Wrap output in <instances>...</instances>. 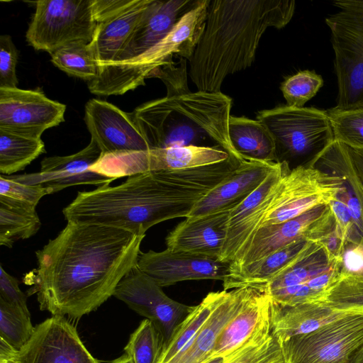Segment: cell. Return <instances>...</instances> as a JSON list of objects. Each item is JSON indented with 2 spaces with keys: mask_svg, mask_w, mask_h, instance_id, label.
Returning <instances> with one entry per match:
<instances>
[{
  "mask_svg": "<svg viewBox=\"0 0 363 363\" xmlns=\"http://www.w3.org/2000/svg\"><path fill=\"white\" fill-rule=\"evenodd\" d=\"M218 183L211 166L147 172L129 176L117 186L79 191L62 213L67 222L107 225L142 235L163 221L187 218Z\"/></svg>",
  "mask_w": 363,
  "mask_h": 363,
  "instance_id": "obj_2",
  "label": "cell"
},
{
  "mask_svg": "<svg viewBox=\"0 0 363 363\" xmlns=\"http://www.w3.org/2000/svg\"><path fill=\"white\" fill-rule=\"evenodd\" d=\"M347 363H363V345L352 355Z\"/></svg>",
  "mask_w": 363,
  "mask_h": 363,
  "instance_id": "obj_48",
  "label": "cell"
},
{
  "mask_svg": "<svg viewBox=\"0 0 363 363\" xmlns=\"http://www.w3.org/2000/svg\"><path fill=\"white\" fill-rule=\"evenodd\" d=\"M329 205L342 236L348 245L352 238L353 230L356 228L352 216L347 205L337 197Z\"/></svg>",
  "mask_w": 363,
  "mask_h": 363,
  "instance_id": "obj_46",
  "label": "cell"
},
{
  "mask_svg": "<svg viewBox=\"0 0 363 363\" xmlns=\"http://www.w3.org/2000/svg\"><path fill=\"white\" fill-rule=\"evenodd\" d=\"M343 145L348 154L352 167L363 185V149L354 148L345 144Z\"/></svg>",
  "mask_w": 363,
  "mask_h": 363,
  "instance_id": "obj_47",
  "label": "cell"
},
{
  "mask_svg": "<svg viewBox=\"0 0 363 363\" xmlns=\"http://www.w3.org/2000/svg\"><path fill=\"white\" fill-rule=\"evenodd\" d=\"M342 189V180L336 175L313 167L292 168L277 185L258 229L284 223L316 206L329 204Z\"/></svg>",
  "mask_w": 363,
  "mask_h": 363,
  "instance_id": "obj_10",
  "label": "cell"
},
{
  "mask_svg": "<svg viewBox=\"0 0 363 363\" xmlns=\"http://www.w3.org/2000/svg\"><path fill=\"white\" fill-rule=\"evenodd\" d=\"M361 309H340L323 301L284 306L272 301L271 327L281 342L310 333L339 318Z\"/></svg>",
  "mask_w": 363,
  "mask_h": 363,
  "instance_id": "obj_26",
  "label": "cell"
},
{
  "mask_svg": "<svg viewBox=\"0 0 363 363\" xmlns=\"http://www.w3.org/2000/svg\"><path fill=\"white\" fill-rule=\"evenodd\" d=\"M250 286L223 290L220 301L188 344L167 363H203L211 358L223 330L236 315Z\"/></svg>",
  "mask_w": 363,
  "mask_h": 363,
  "instance_id": "obj_24",
  "label": "cell"
},
{
  "mask_svg": "<svg viewBox=\"0 0 363 363\" xmlns=\"http://www.w3.org/2000/svg\"><path fill=\"white\" fill-rule=\"evenodd\" d=\"M224 363H288L282 342L273 333L271 323L250 337Z\"/></svg>",
  "mask_w": 363,
  "mask_h": 363,
  "instance_id": "obj_33",
  "label": "cell"
},
{
  "mask_svg": "<svg viewBox=\"0 0 363 363\" xmlns=\"http://www.w3.org/2000/svg\"><path fill=\"white\" fill-rule=\"evenodd\" d=\"M232 157L218 147L180 146L113 154L110 169L116 178L152 171L179 170L220 163Z\"/></svg>",
  "mask_w": 363,
  "mask_h": 363,
  "instance_id": "obj_15",
  "label": "cell"
},
{
  "mask_svg": "<svg viewBox=\"0 0 363 363\" xmlns=\"http://www.w3.org/2000/svg\"><path fill=\"white\" fill-rule=\"evenodd\" d=\"M66 106L40 90L0 88V128L41 138L48 128L64 121Z\"/></svg>",
  "mask_w": 363,
  "mask_h": 363,
  "instance_id": "obj_17",
  "label": "cell"
},
{
  "mask_svg": "<svg viewBox=\"0 0 363 363\" xmlns=\"http://www.w3.org/2000/svg\"><path fill=\"white\" fill-rule=\"evenodd\" d=\"M26 32V40L36 50L52 53L74 43L89 44L97 23L91 0H39Z\"/></svg>",
  "mask_w": 363,
  "mask_h": 363,
  "instance_id": "obj_9",
  "label": "cell"
},
{
  "mask_svg": "<svg viewBox=\"0 0 363 363\" xmlns=\"http://www.w3.org/2000/svg\"><path fill=\"white\" fill-rule=\"evenodd\" d=\"M113 296L151 320L162 334L164 347L177 326L194 308L167 296L162 287L137 265L120 281Z\"/></svg>",
  "mask_w": 363,
  "mask_h": 363,
  "instance_id": "obj_13",
  "label": "cell"
},
{
  "mask_svg": "<svg viewBox=\"0 0 363 363\" xmlns=\"http://www.w3.org/2000/svg\"><path fill=\"white\" fill-rule=\"evenodd\" d=\"M227 357H211L207 361L203 363H224Z\"/></svg>",
  "mask_w": 363,
  "mask_h": 363,
  "instance_id": "obj_51",
  "label": "cell"
},
{
  "mask_svg": "<svg viewBox=\"0 0 363 363\" xmlns=\"http://www.w3.org/2000/svg\"><path fill=\"white\" fill-rule=\"evenodd\" d=\"M231 105L221 91H189L145 102L132 114L150 149L218 147L241 162L228 134Z\"/></svg>",
  "mask_w": 363,
  "mask_h": 363,
  "instance_id": "obj_4",
  "label": "cell"
},
{
  "mask_svg": "<svg viewBox=\"0 0 363 363\" xmlns=\"http://www.w3.org/2000/svg\"><path fill=\"white\" fill-rule=\"evenodd\" d=\"M137 267L161 287L201 279H218L224 285L234 274L231 262L168 248L161 252H140Z\"/></svg>",
  "mask_w": 363,
  "mask_h": 363,
  "instance_id": "obj_16",
  "label": "cell"
},
{
  "mask_svg": "<svg viewBox=\"0 0 363 363\" xmlns=\"http://www.w3.org/2000/svg\"><path fill=\"white\" fill-rule=\"evenodd\" d=\"M256 119L272 135L277 162H286L290 167H311L335 140L328 111L314 107L281 105L258 111Z\"/></svg>",
  "mask_w": 363,
  "mask_h": 363,
  "instance_id": "obj_6",
  "label": "cell"
},
{
  "mask_svg": "<svg viewBox=\"0 0 363 363\" xmlns=\"http://www.w3.org/2000/svg\"><path fill=\"white\" fill-rule=\"evenodd\" d=\"M108 363H132L130 359L128 358V357L123 354L122 356L119 357L118 358L112 360Z\"/></svg>",
  "mask_w": 363,
  "mask_h": 363,
  "instance_id": "obj_50",
  "label": "cell"
},
{
  "mask_svg": "<svg viewBox=\"0 0 363 363\" xmlns=\"http://www.w3.org/2000/svg\"><path fill=\"white\" fill-rule=\"evenodd\" d=\"M294 0H210L204 30L189 61L198 91L220 92L227 76L250 67L269 27L291 20Z\"/></svg>",
  "mask_w": 363,
  "mask_h": 363,
  "instance_id": "obj_3",
  "label": "cell"
},
{
  "mask_svg": "<svg viewBox=\"0 0 363 363\" xmlns=\"http://www.w3.org/2000/svg\"><path fill=\"white\" fill-rule=\"evenodd\" d=\"M84 112L91 138L96 143L101 154L150 149L132 113L96 99L87 101Z\"/></svg>",
  "mask_w": 363,
  "mask_h": 363,
  "instance_id": "obj_19",
  "label": "cell"
},
{
  "mask_svg": "<svg viewBox=\"0 0 363 363\" xmlns=\"http://www.w3.org/2000/svg\"><path fill=\"white\" fill-rule=\"evenodd\" d=\"M343 267V257H334L320 242L311 241L265 286L272 301L280 305L321 302Z\"/></svg>",
  "mask_w": 363,
  "mask_h": 363,
  "instance_id": "obj_8",
  "label": "cell"
},
{
  "mask_svg": "<svg viewBox=\"0 0 363 363\" xmlns=\"http://www.w3.org/2000/svg\"><path fill=\"white\" fill-rule=\"evenodd\" d=\"M228 134L233 147L243 160L277 162L273 138L260 121L230 116Z\"/></svg>",
  "mask_w": 363,
  "mask_h": 363,
  "instance_id": "obj_29",
  "label": "cell"
},
{
  "mask_svg": "<svg viewBox=\"0 0 363 363\" xmlns=\"http://www.w3.org/2000/svg\"><path fill=\"white\" fill-rule=\"evenodd\" d=\"M164 347L162 334L145 318L132 333L124 350L132 363H159Z\"/></svg>",
  "mask_w": 363,
  "mask_h": 363,
  "instance_id": "obj_36",
  "label": "cell"
},
{
  "mask_svg": "<svg viewBox=\"0 0 363 363\" xmlns=\"http://www.w3.org/2000/svg\"><path fill=\"white\" fill-rule=\"evenodd\" d=\"M222 291L210 292L177 326L164 347L159 363H167L188 344L220 299Z\"/></svg>",
  "mask_w": 363,
  "mask_h": 363,
  "instance_id": "obj_34",
  "label": "cell"
},
{
  "mask_svg": "<svg viewBox=\"0 0 363 363\" xmlns=\"http://www.w3.org/2000/svg\"><path fill=\"white\" fill-rule=\"evenodd\" d=\"M101 156L100 148L91 138L88 145L77 153L45 157L39 172L10 177L25 184L40 185L47 189L48 194L74 185H109L116 179L90 170Z\"/></svg>",
  "mask_w": 363,
  "mask_h": 363,
  "instance_id": "obj_18",
  "label": "cell"
},
{
  "mask_svg": "<svg viewBox=\"0 0 363 363\" xmlns=\"http://www.w3.org/2000/svg\"><path fill=\"white\" fill-rule=\"evenodd\" d=\"M197 1L152 0L111 63L131 60L151 48L172 30Z\"/></svg>",
  "mask_w": 363,
  "mask_h": 363,
  "instance_id": "obj_21",
  "label": "cell"
},
{
  "mask_svg": "<svg viewBox=\"0 0 363 363\" xmlns=\"http://www.w3.org/2000/svg\"><path fill=\"white\" fill-rule=\"evenodd\" d=\"M323 84L320 75L303 70L286 78L281 83V90L287 106L300 108L317 94Z\"/></svg>",
  "mask_w": 363,
  "mask_h": 363,
  "instance_id": "obj_40",
  "label": "cell"
},
{
  "mask_svg": "<svg viewBox=\"0 0 363 363\" xmlns=\"http://www.w3.org/2000/svg\"><path fill=\"white\" fill-rule=\"evenodd\" d=\"M335 228L336 222L329 204L316 206L284 223L262 227L249 239L232 263L233 275L240 268L296 240L319 241Z\"/></svg>",
  "mask_w": 363,
  "mask_h": 363,
  "instance_id": "obj_12",
  "label": "cell"
},
{
  "mask_svg": "<svg viewBox=\"0 0 363 363\" xmlns=\"http://www.w3.org/2000/svg\"><path fill=\"white\" fill-rule=\"evenodd\" d=\"M35 330L30 313L0 298V338L21 350Z\"/></svg>",
  "mask_w": 363,
  "mask_h": 363,
  "instance_id": "obj_38",
  "label": "cell"
},
{
  "mask_svg": "<svg viewBox=\"0 0 363 363\" xmlns=\"http://www.w3.org/2000/svg\"><path fill=\"white\" fill-rule=\"evenodd\" d=\"M323 301L340 309L363 310V272L343 267Z\"/></svg>",
  "mask_w": 363,
  "mask_h": 363,
  "instance_id": "obj_37",
  "label": "cell"
},
{
  "mask_svg": "<svg viewBox=\"0 0 363 363\" xmlns=\"http://www.w3.org/2000/svg\"><path fill=\"white\" fill-rule=\"evenodd\" d=\"M311 167L336 175L342 180L337 198L349 208L359 234H363V185L357 175L342 143L334 140L314 160Z\"/></svg>",
  "mask_w": 363,
  "mask_h": 363,
  "instance_id": "obj_27",
  "label": "cell"
},
{
  "mask_svg": "<svg viewBox=\"0 0 363 363\" xmlns=\"http://www.w3.org/2000/svg\"><path fill=\"white\" fill-rule=\"evenodd\" d=\"M36 207L0 197V245L11 248L18 240L28 239L40 230Z\"/></svg>",
  "mask_w": 363,
  "mask_h": 363,
  "instance_id": "obj_31",
  "label": "cell"
},
{
  "mask_svg": "<svg viewBox=\"0 0 363 363\" xmlns=\"http://www.w3.org/2000/svg\"><path fill=\"white\" fill-rule=\"evenodd\" d=\"M152 0H138L121 14L98 23L89 43L98 69L113 62Z\"/></svg>",
  "mask_w": 363,
  "mask_h": 363,
  "instance_id": "obj_28",
  "label": "cell"
},
{
  "mask_svg": "<svg viewBox=\"0 0 363 363\" xmlns=\"http://www.w3.org/2000/svg\"><path fill=\"white\" fill-rule=\"evenodd\" d=\"M325 18L331 32L337 81L335 111L363 108V0H336Z\"/></svg>",
  "mask_w": 363,
  "mask_h": 363,
  "instance_id": "obj_7",
  "label": "cell"
},
{
  "mask_svg": "<svg viewBox=\"0 0 363 363\" xmlns=\"http://www.w3.org/2000/svg\"><path fill=\"white\" fill-rule=\"evenodd\" d=\"M230 211L185 218L167 236V248L219 259L226 239Z\"/></svg>",
  "mask_w": 363,
  "mask_h": 363,
  "instance_id": "obj_23",
  "label": "cell"
},
{
  "mask_svg": "<svg viewBox=\"0 0 363 363\" xmlns=\"http://www.w3.org/2000/svg\"><path fill=\"white\" fill-rule=\"evenodd\" d=\"M145 235L114 227L67 222L35 252L38 267L28 278L40 308L80 318L111 296L137 265Z\"/></svg>",
  "mask_w": 363,
  "mask_h": 363,
  "instance_id": "obj_1",
  "label": "cell"
},
{
  "mask_svg": "<svg viewBox=\"0 0 363 363\" xmlns=\"http://www.w3.org/2000/svg\"><path fill=\"white\" fill-rule=\"evenodd\" d=\"M358 235L357 238H353L350 243L363 251V234H359Z\"/></svg>",
  "mask_w": 363,
  "mask_h": 363,
  "instance_id": "obj_49",
  "label": "cell"
},
{
  "mask_svg": "<svg viewBox=\"0 0 363 363\" xmlns=\"http://www.w3.org/2000/svg\"><path fill=\"white\" fill-rule=\"evenodd\" d=\"M186 62L181 59L179 65L176 64L164 66L153 71L148 78L160 79L167 87V96L189 92L187 86Z\"/></svg>",
  "mask_w": 363,
  "mask_h": 363,
  "instance_id": "obj_43",
  "label": "cell"
},
{
  "mask_svg": "<svg viewBox=\"0 0 363 363\" xmlns=\"http://www.w3.org/2000/svg\"><path fill=\"white\" fill-rule=\"evenodd\" d=\"M277 163L246 160L241 161L230 175L195 205L188 217L233 210L262 184Z\"/></svg>",
  "mask_w": 363,
  "mask_h": 363,
  "instance_id": "obj_22",
  "label": "cell"
},
{
  "mask_svg": "<svg viewBox=\"0 0 363 363\" xmlns=\"http://www.w3.org/2000/svg\"><path fill=\"white\" fill-rule=\"evenodd\" d=\"M272 303L266 286H250L242 307L221 332L211 357H228L257 331L269 324Z\"/></svg>",
  "mask_w": 363,
  "mask_h": 363,
  "instance_id": "obj_25",
  "label": "cell"
},
{
  "mask_svg": "<svg viewBox=\"0 0 363 363\" xmlns=\"http://www.w3.org/2000/svg\"><path fill=\"white\" fill-rule=\"evenodd\" d=\"M311 240L301 239L275 251L266 257L238 269L223 290L244 286H265L291 264L307 247Z\"/></svg>",
  "mask_w": 363,
  "mask_h": 363,
  "instance_id": "obj_30",
  "label": "cell"
},
{
  "mask_svg": "<svg viewBox=\"0 0 363 363\" xmlns=\"http://www.w3.org/2000/svg\"><path fill=\"white\" fill-rule=\"evenodd\" d=\"M4 363H100L82 343L76 328L63 316L38 324L23 347Z\"/></svg>",
  "mask_w": 363,
  "mask_h": 363,
  "instance_id": "obj_14",
  "label": "cell"
},
{
  "mask_svg": "<svg viewBox=\"0 0 363 363\" xmlns=\"http://www.w3.org/2000/svg\"><path fill=\"white\" fill-rule=\"evenodd\" d=\"M48 194L47 189L40 185L25 184L10 176L0 175V197L36 207L40 200Z\"/></svg>",
  "mask_w": 363,
  "mask_h": 363,
  "instance_id": "obj_41",
  "label": "cell"
},
{
  "mask_svg": "<svg viewBox=\"0 0 363 363\" xmlns=\"http://www.w3.org/2000/svg\"><path fill=\"white\" fill-rule=\"evenodd\" d=\"M41 138H34L0 128V173L10 176L24 169L45 153Z\"/></svg>",
  "mask_w": 363,
  "mask_h": 363,
  "instance_id": "obj_32",
  "label": "cell"
},
{
  "mask_svg": "<svg viewBox=\"0 0 363 363\" xmlns=\"http://www.w3.org/2000/svg\"><path fill=\"white\" fill-rule=\"evenodd\" d=\"M51 62L67 74L88 82L98 73V65L89 44L74 43L62 47L52 53Z\"/></svg>",
  "mask_w": 363,
  "mask_h": 363,
  "instance_id": "obj_35",
  "label": "cell"
},
{
  "mask_svg": "<svg viewBox=\"0 0 363 363\" xmlns=\"http://www.w3.org/2000/svg\"><path fill=\"white\" fill-rule=\"evenodd\" d=\"M335 140L347 146L363 149V108L327 111Z\"/></svg>",
  "mask_w": 363,
  "mask_h": 363,
  "instance_id": "obj_39",
  "label": "cell"
},
{
  "mask_svg": "<svg viewBox=\"0 0 363 363\" xmlns=\"http://www.w3.org/2000/svg\"><path fill=\"white\" fill-rule=\"evenodd\" d=\"M18 51L9 35L0 36V88H16Z\"/></svg>",
  "mask_w": 363,
  "mask_h": 363,
  "instance_id": "obj_42",
  "label": "cell"
},
{
  "mask_svg": "<svg viewBox=\"0 0 363 363\" xmlns=\"http://www.w3.org/2000/svg\"><path fill=\"white\" fill-rule=\"evenodd\" d=\"M0 298L29 312L26 304V296L21 291L18 280L8 274L1 264L0 266Z\"/></svg>",
  "mask_w": 363,
  "mask_h": 363,
  "instance_id": "obj_45",
  "label": "cell"
},
{
  "mask_svg": "<svg viewBox=\"0 0 363 363\" xmlns=\"http://www.w3.org/2000/svg\"><path fill=\"white\" fill-rule=\"evenodd\" d=\"M209 2L198 0L164 38L142 55L98 69L88 82L89 91L98 96L121 95L145 85L155 69L175 64V56L189 62L204 30Z\"/></svg>",
  "mask_w": 363,
  "mask_h": 363,
  "instance_id": "obj_5",
  "label": "cell"
},
{
  "mask_svg": "<svg viewBox=\"0 0 363 363\" xmlns=\"http://www.w3.org/2000/svg\"><path fill=\"white\" fill-rule=\"evenodd\" d=\"M138 0H91L92 15L96 23L105 22L134 6Z\"/></svg>",
  "mask_w": 363,
  "mask_h": 363,
  "instance_id": "obj_44",
  "label": "cell"
},
{
  "mask_svg": "<svg viewBox=\"0 0 363 363\" xmlns=\"http://www.w3.org/2000/svg\"><path fill=\"white\" fill-rule=\"evenodd\" d=\"M291 169L286 162H278L262 184L230 211L226 239L219 258L220 260L233 262L257 230L277 185Z\"/></svg>",
  "mask_w": 363,
  "mask_h": 363,
  "instance_id": "obj_20",
  "label": "cell"
},
{
  "mask_svg": "<svg viewBox=\"0 0 363 363\" xmlns=\"http://www.w3.org/2000/svg\"><path fill=\"white\" fill-rule=\"evenodd\" d=\"M288 363H347L363 345V311L282 342Z\"/></svg>",
  "mask_w": 363,
  "mask_h": 363,
  "instance_id": "obj_11",
  "label": "cell"
}]
</instances>
